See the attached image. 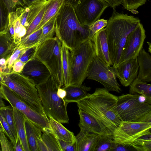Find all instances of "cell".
<instances>
[{"label": "cell", "mask_w": 151, "mask_h": 151, "mask_svg": "<svg viewBox=\"0 0 151 151\" xmlns=\"http://www.w3.org/2000/svg\"><path fill=\"white\" fill-rule=\"evenodd\" d=\"M9 12L4 0H0V34L6 33L8 29Z\"/></svg>", "instance_id": "cell-31"}, {"label": "cell", "mask_w": 151, "mask_h": 151, "mask_svg": "<svg viewBox=\"0 0 151 151\" xmlns=\"http://www.w3.org/2000/svg\"><path fill=\"white\" fill-rule=\"evenodd\" d=\"M2 75L4 84L32 108L46 116L33 80L21 73H11Z\"/></svg>", "instance_id": "cell-6"}, {"label": "cell", "mask_w": 151, "mask_h": 151, "mask_svg": "<svg viewBox=\"0 0 151 151\" xmlns=\"http://www.w3.org/2000/svg\"><path fill=\"white\" fill-rule=\"evenodd\" d=\"M113 67L116 77L125 87L129 86L138 74L139 65L137 57L126 61L117 67Z\"/></svg>", "instance_id": "cell-15"}, {"label": "cell", "mask_w": 151, "mask_h": 151, "mask_svg": "<svg viewBox=\"0 0 151 151\" xmlns=\"http://www.w3.org/2000/svg\"></svg>", "instance_id": "cell-59"}, {"label": "cell", "mask_w": 151, "mask_h": 151, "mask_svg": "<svg viewBox=\"0 0 151 151\" xmlns=\"http://www.w3.org/2000/svg\"><path fill=\"white\" fill-rule=\"evenodd\" d=\"M66 92L64 99L68 104L69 103H77L86 97L88 92L91 89L90 87L86 86L85 84L80 85H70L63 88Z\"/></svg>", "instance_id": "cell-20"}, {"label": "cell", "mask_w": 151, "mask_h": 151, "mask_svg": "<svg viewBox=\"0 0 151 151\" xmlns=\"http://www.w3.org/2000/svg\"><path fill=\"white\" fill-rule=\"evenodd\" d=\"M36 86L47 116L51 117L62 124L68 123V104L58 95V89L61 87L57 82L51 76L46 81Z\"/></svg>", "instance_id": "cell-4"}, {"label": "cell", "mask_w": 151, "mask_h": 151, "mask_svg": "<svg viewBox=\"0 0 151 151\" xmlns=\"http://www.w3.org/2000/svg\"><path fill=\"white\" fill-rule=\"evenodd\" d=\"M61 46L57 37L47 39L37 47L34 56L45 64L61 87L63 86Z\"/></svg>", "instance_id": "cell-7"}, {"label": "cell", "mask_w": 151, "mask_h": 151, "mask_svg": "<svg viewBox=\"0 0 151 151\" xmlns=\"http://www.w3.org/2000/svg\"><path fill=\"white\" fill-rule=\"evenodd\" d=\"M50 0H38L28 6L29 12L25 26L26 29L30 23Z\"/></svg>", "instance_id": "cell-32"}, {"label": "cell", "mask_w": 151, "mask_h": 151, "mask_svg": "<svg viewBox=\"0 0 151 151\" xmlns=\"http://www.w3.org/2000/svg\"><path fill=\"white\" fill-rule=\"evenodd\" d=\"M107 4L113 9L120 5L122 4L123 0H101Z\"/></svg>", "instance_id": "cell-49"}, {"label": "cell", "mask_w": 151, "mask_h": 151, "mask_svg": "<svg viewBox=\"0 0 151 151\" xmlns=\"http://www.w3.org/2000/svg\"><path fill=\"white\" fill-rule=\"evenodd\" d=\"M42 30V28H41L21 40L18 45L26 48L38 47L40 44Z\"/></svg>", "instance_id": "cell-33"}, {"label": "cell", "mask_w": 151, "mask_h": 151, "mask_svg": "<svg viewBox=\"0 0 151 151\" xmlns=\"http://www.w3.org/2000/svg\"><path fill=\"white\" fill-rule=\"evenodd\" d=\"M64 0H50L49 1L45 6V11L42 19L35 31L42 28L46 23L58 14Z\"/></svg>", "instance_id": "cell-26"}, {"label": "cell", "mask_w": 151, "mask_h": 151, "mask_svg": "<svg viewBox=\"0 0 151 151\" xmlns=\"http://www.w3.org/2000/svg\"><path fill=\"white\" fill-rule=\"evenodd\" d=\"M26 49L19 45H16L11 55L6 61V68L3 74H8L12 72V67L14 62L18 60L24 52Z\"/></svg>", "instance_id": "cell-36"}, {"label": "cell", "mask_w": 151, "mask_h": 151, "mask_svg": "<svg viewBox=\"0 0 151 151\" xmlns=\"http://www.w3.org/2000/svg\"><path fill=\"white\" fill-rule=\"evenodd\" d=\"M23 151L22 145L18 137L15 145L14 147V151Z\"/></svg>", "instance_id": "cell-50"}, {"label": "cell", "mask_w": 151, "mask_h": 151, "mask_svg": "<svg viewBox=\"0 0 151 151\" xmlns=\"http://www.w3.org/2000/svg\"><path fill=\"white\" fill-rule=\"evenodd\" d=\"M139 71L137 79L145 83L151 81V56L142 47L137 57Z\"/></svg>", "instance_id": "cell-17"}, {"label": "cell", "mask_w": 151, "mask_h": 151, "mask_svg": "<svg viewBox=\"0 0 151 151\" xmlns=\"http://www.w3.org/2000/svg\"><path fill=\"white\" fill-rule=\"evenodd\" d=\"M91 40L96 56L107 65H112L105 28L96 32Z\"/></svg>", "instance_id": "cell-16"}, {"label": "cell", "mask_w": 151, "mask_h": 151, "mask_svg": "<svg viewBox=\"0 0 151 151\" xmlns=\"http://www.w3.org/2000/svg\"></svg>", "instance_id": "cell-60"}, {"label": "cell", "mask_w": 151, "mask_h": 151, "mask_svg": "<svg viewBox=\"0 0 151 151\" xmlns=\"http://www.w3.org/2000/svg\"><path fill=\"white\" fill-rule=\"evenodd\" d=\"M38 0H25V6H29L31 4Z\"/></svg>", "instance_id": "cell-53"}, {"label": "cell", "mask_w": 151, "mask_h": 151, "mask_svg": "<svg viewBox=\"0 0 151 151\" xmlns=\"http://www.w3.org/2000/svg\"><path fill=\"white\" fill-rule=\"evenodd\" d=\"M58 96L61 98L64 99L66 95L65 90L63 88H59L58 91Z\"/></svg>", "instance_id": "cell-51"}, {"label": "cell", "mask_w": 151, "mask_h": 151, "mask_svg": "<svg viewBox=\"0 0 151 151\" xmlns=\"http://www.w3.org/2000/svg\"><path fill=\"white\" fill-rule=\"evenodd\" d=\"M105 28L111 62L113 67L118 64L126 39L140 20L137 17L117 12L115 8Z\"/></svg>", "instance_id": "cell-2"}, {"label": "cell", "mask_w": 151, "mask_h": 151, "mask_svg": "<svg viewBox=\"0 0 151 151\" xmlns=\"http://www.w3.org/2000/svg\"><path fill=\"white\" fill-rule=\"evenodd\" d=\"M81 0H65L64 3L70 4L73 6Z\"/></svg>", "instance_id": "cell-52"}, {"label": "cell", "mask_w": 151, "mask_h": 151, "mask_svg": "<svg viewBox=\"0 0 151 151\" xmlns=\"http://www.w3.org/2000/svg\"><path fill=\"white\" fill-rule=\"evenodd\" d=\"M147 0H123L122 4L124 8L132 12H137L138 8L145 4Z\"/></svg>", "instance_id": "cell-41"}, {"label": "cell", "mask_w": 151, "mask_h": 151, "mask_svg": "<svg viewBox=\"0 0 151 151\" xmlns=\"http://www.w3.org/2000/svg\"><path fill=\"white\" fill-rule=\"evenodd\" d=\"M41 137L47 151H62L58 139L52 131L42 132Z\"/></svg>", "instance_id": "cell-29"}, {"label": "cell", "mask_w": 151, "mask_h": 151, "mask_svg": "<svg viewBox=\"0 0 151 151\" xmlns=\"http://www.w3.org/2000/svg\"><path fill=\"white\" fill-rule=\"evenodd\" d=\"M29 10V7L28 6H25L23 7V12L21 17L20 23L24 27H25L27 22Z\"/></svg>", "instance_id": "cell-48"}, {"label": "cell", "mask_w": 151, "mask_h": 151, "mask_svg": "<svg viewBox=\"0 0 151 151\" xmlns=\"http://www.w3.org/2000/svg\"><path fill=\"white\" fill-rule=\"evenodd\" d=\"M145 32L142 24L139 22L128 36L117 66L126 61L137 57L143 47L146 37Z\"/></svg>", "instance_id": "cell-13"}, {"label": "cell", "mask_w": 151, "mask_h": 151, "mask_svg": "<svg viewBox=\"0 0 151 151\" xmlns=\"http://www.w3.org/2000/svg\"><path fill=\"white\" fill-rule=\"evenodd\" d=\"M3 99V98L0 92V107L5 106Z\"/></svg>", "instance_id": "cell-54"}, {"label": "cell", "mask_w": 151, "mask_h": 151, "mask_svg": "<svg viewBox=\"0 0 151 151\" xmlns=\"http://www.w3.org/2000/svg\"><path fill=\"white\" fill-rule=\"evenodd\" d=\"M45 6L30 23L27 29L26 34L22 38L21 40L24 39L35 31L42 19L45 11Z\"/></svg>", "instance_id": "cell-38"}, {"label": "cell", "mask_w": 151, "mask_h": 151, "mask_svg": "<svg viewBox=\"0 0 151 151\" xmlns=\"http://www.w3.org/2000/svg\"><path fill=\"white\" fill-rule=\"evenodd\" d=\"M70 51L71 65L70 85H80L86 78L89 66L96 55L91 41L88 40Z\"/></svg>", "instance_id": "cell-8"}, {"label": "cell", "mask_w": 151, "mask_h": 151, "mask_svg": "<svg viewBox=\"0 0 151 151\" xmlns=\"http://www.w3.org/2000/svg\"><path fill=\"white\" fill-rule=\"evenodd\" d=\"M73 6L80 23L89 27L100 19L109 6L101 0H81Z\"/></svg>", "instance_id": "cell-12"}, {"label": "cell", "mask_w": 151, "mask_h": 151, "mask_svg": "<svg viewBox=\"0 0 151 151\" xmlns=\"http://www.w3.org/2000/svg\"><path fill=\"white\" fill-rule=\"evenodd\" d=\"M107 20L104 19H99L89 27L88 40H91L95 34L107 24Z\"/></svg>", "instance_id": "cell-40"}, {"label": "cell", "mask_w": 151, "mask_h": 151, "mask_svg": "<svg viewBox=\"0 0 151 151\" xmlns=\"http://www.w3.org/2000/svg\"><path fill=\"white\" fill-rule=\"evenodd\" d=\"M16 46L8 31L6 33L0 34V59L6 60Z\"/></svg>", "instance_id": "cell-27"}, {"label": "cell", "mask_w": 151, "mask_h": 151, "mask_svg": "<svg viewBox=\"0 0 151 151\" xmlns=\"http://www.w3.org/2000/svg\"><path fill=\"white\" fill-rule=\"evenodd\" d=\"M0 143L2 151H14V146L9 141L0 126Z\"/></svg>", "instance_id": "cell-42"}, {"label": "cell", "mask_w": 151, "mask_h": 151, "mask_svg": "<svg viewBox=\"0 0 151 151\" xmlns=\"http://www.w3.org/2000/svg\"><path fill=\"white\" fill-rule=\"evenodd\" d=\"M2 83H4V82L2 78V74L0 73V86Z\"/></svg>", "instance_id": "cell-55"}, {"label": "cell", "mask_w": 151, "mask_h": 151, "mask_svg": "<svg viewBox=\"0 0 151 151\" xmlns=\"http://www.w3.org/2000/svg\"><path fill=\"white\" fill-rule=\"evenodd\" d=\"M6 3L10 13L14 11L18 6L24 7L25 5L20 0H4Z\"/></svg>", "instance_id": "cell-45"}, {"label": "cell", "mask_w": 151, "mask_h": 151, "mask_svg": "<svg viewBox=\"0 0 151 151\" xmlns=\"http://www.w3.org/2000/svg\"><path fill=\"white\" fill-rule=\"evenodd\" d=\"M58 14L50 20L42 27V32L39 45L46 40L53 37L55 32V20Z\"/></svg>", "instance_id": "cell-34"}, {"label": "cell", "mask_w": 151, "mask_h": 151, "mask_svg": "<svg viewBox=\"0 0 151 151\" xmlns=\"http://www.w3.org/2000/svg\"><path fill=\"white\" fill-rule=\"evenodd\" d=\"M0 126L4 133L9 139L14 147L16 145L17 141L9 126L0 110Z\"/></svg>", "instance_id": "cell-39"}, {"label": "cell", "mask_w": 151, "mask_h": 151, "mask_svg": "<svg viewBox=\"0 0 151 151\" xmlns=\"http://www.w3.org/2000/svg\"><path fill=\"white\" fill-rule=\"evenodd\" d=\"M25 125L27 139L31 151H39L37 141L41 136V130L26 117Z\"/></svg>", "instance_id": "cell-24"}, {"label": "cell", "mask_w": 151, "mask_h": 151, "mask_svg": "<svg viewBox=\"0 0 151 151\" xmlns=\"http://www.w3.org/2000/svg\"><path fill=\"white\" fill-rule=\"evenodd\" d=\"M37 47H33L26 49L24 52L19 57L18 60L26 63L33 58Z\"/></svg>", "instance_id": "cell-43"}, {"label": "cell", "mask_w": 151, "mask_h": 151, "mask_svg": "<svg viewBox=\"0 0 151 151\" xmlns=\"http://www.w3.org/2000/svg\"><path fill=\"white\" fill-rule=\"evenodd\" d=\"M0 110L5 117L17 141L18 136L16 129L13 107L11 106H4L0 107Z\"/></svg>", "instance_id": "cell-35"}, {"label": "cell", "mask_w": 151, "mask_h": 151, "mask_svg": "<svg viewBox=\"0 0 151 151\" xmlns=\"http://www.w3.org/2000/svg\"><path fill=\"white\" fill-rule=\"evenodd\" d=\"M87 79L101 84L107 91L119 93L122 91L117 81L113 67L108 66L96 55L91 62L86 75Z\"/></svg>", "instance_id": "cell-10"}, {"label": "cell", "mask_w": 151, "mask_h": 151, "mask_svg": "<svg viewBox=\"0 0 151 151\" xmlns=\"http://www.w3.org/2000/svg\"><path fill=\"white\" fill-rule=\"evenodd\" d=\"M151 132V123L122 121L114 130L112 139L115 143L128 145L140 137Z\"/></svg>", "instance_id": "cell-11"}, {"label": "cell", "mask_w": 151, "mask_h": 151, "mask_svg": "<svg viewBox=\"0 0 151 151\" xmlns=\"http://www.w3.org/2000/svg\"><path fill=\"white\" fill-rule=\"evenodd\" d=\"M99 135L80 129L76 136V151H94Z\"/></svg>", "instance_id": "cell-18"}, {"label": "cell", "mask_w": 151, "mask_h": 151, "mask_svg": "<svg viewBox=\"0 0 151 151\" xmlns=\"http://www.w3.org/2000/svg\"><path fill=\"white\" fill-rule=\"evenodd\" d=\"M21 73L33 80L36 86L45 82L51 76L47 67L35 57L25 63Z\"/></svg>", "instance_id": "cell-14"}, {"label": "cell", "mask_w": 151, "mask_h": 151, "mask_svg": "<svg viewBox=\"0 0 151 151\" xmlns=\"http://www.w3.org/2000/svg\"><path fill=\"white\" fill-rule=\"evenodd\" d=\"M58 139V138H57ZM62 151H76V142L72 143L58 139Z\"/></svg>", "instance_id": "cell-44"}, {"label": "cell", "mask_w": 151, "mask_h": 151, "mask_svg": "<svg viewBox=\"0 0 151 151\" xmlns=\"http://www.w3.org/2000/svg\"><path fill=\"white\" fill-rule=\"evenodd\" d=\"M61 53L64 87L67 86L70 84L71 65L70 50L63 43H62Z\"/></svg>", "instance_id": "cell-25"}, {"label": "cell", "mask_w": 151, "mask_h": 151, "mask_svg": "<svg viewBox=\"0 0 151 151\" xmlns=\"http://www.w3.org/2000/svg\"><path fill=\"white\" fill-rule=\"evenodd\" d=\"M136 150L133 147L124 144L114 142L111 151H128Z\"/></svg>", "instance_id": "cell-46"}, {"label": "cell", "mask_w": 151, "mask_h": 151, "mask_svg": "<svg viewBox=\"0 0 151 151\" xmlns=\"http://www.w3.org/2000/svg\"><path fill=\"white\" fill-rule=\"evenodd\" d=\"M0 151H2L0 143Z\"/></svg>", "instance_id": "cell-58"}, {"label": "cell", "mask_w": 151, "mask_h": 151, "mask_svg": "<svg viewBox=\"0 0 151 151\" xmlns=\"http://www.w3.org/2000/svg\"><path fill=\"white\" fill-rule=\"evenodd\" d=\"M147 43L148 46H149V47H148V51L149 52H150V53H151V43L150 42H147Z\"/></svg>", "instance_id": "cell-56"}, {"label": "cell", "mask_w": 151, "mask_h": 151, "mask_svg": "<svg viewBox=\"0 0 151 151\" xmlns=\"http://www.w3.org/2000/svg\"><path fill=\"white\" fill-rule=\"evenodd\" d=\"M23 7H19L15 10L9 13V24L14 25V42L16 45L20 43L22 38L25 35L26 29L22 26L20 23L21 17Z\"/></svg>", "instance_id": "cell-19"}, {"label": "cell", "mask_w": 151, "mask_h": 151, "mask_svg": "<svg viewBox=\"0 0 151 151\" xmlns=\"http://www.w3.org/2000/svg\"><path fill=\"white\" fill-rule=\"evenodd\" d=\"M89 31L79 21L73 6L64 3L55 20L56 37L71 51L88 40Z\"/></svg>", "instance_id": "cell-3"}, {"label": "cell", "mask_w": 151, "mask_h": 151, "mask_svg": "<svg viewBox=\"0 0 151 151\" xmlns=\"http://www.w3.org/2000/svg\"><path fill=\"white\" fill-rule=\"evenodd\" d=\"M48 117L50 127L57 138L68 142H76V136L73 132L66 128L57 120L51 117Z\"/></svg>", "instance_id": "cell-23"}, {"label": "cell", "mask_w": 151, "mask_h": 151, "mask_svg": "<svg viewBox=\"0 0 151 151\" xmlns=\"http://www.w3.org/2000/svg\"><path fill=\"white\" fill-rule=\"evenodd\" d=\"M129 93L142 95L151 103V85L136 78L129 85Z\"/></svg>", "instance_id": "cell-28"}, {"label": "cell", "mask_w": 151, "mask_h": 151, "mask_svg": "<svg viewBox=\"0 0 151 151\" xmlns=\"http://www.w3.org/2000/svg\"><path fill=\"white\" fill-rule=\"evenodd\" d=\"M114 142L111 138L100 135L97 141L94 151H111Z\"/></svg>", "instance_id": "cell-37"}, {"label": "cell", "mask_w": 151, "mask_h": 151, "mask_svg": "<svg viewBox=\"0 0 151 151\" xmlns=\"http://www.w3.org/2000/svg\"><path fill=\"white\" fill-rule=\"evenodd\" d=\"M117 108L122 121L151 123V103L142 95L123 94L118 97Z\"/></svg>", "instance_id": "cell-5"}, {"label": "cell", "mask_w": 151, "mask_h": 151, "mask_svg": "<svg viewBox=\"0 0 151 151\" xmlns=\"http://www.w3.org/2000/svg\"><path fill=\"white\" fill-rule=\"evenodd\" d=\"M22 3L24 5H25V1L24 0H20Z\"/></svg>", "instance_id": "cell-57"}, {"label": "cell", "mask_w": 151, "mask_h": 151, "mask_svg": "<svg viewBox=\"0 0 151 151\" xmlns=\"http://www.w3.org/2000/svg\"><path fill=\"white\" fill-rule=\"evenodd\" d=\"M118 97L104 88H97L77 103L78 109L93 117L99 124L103 135L112 139L115 129L122 121L117 111Z\"/></svg>", "instance_id": "cell-1"}, {"label": "cell", "mask_w": 151, "mask_h": 151, "mask_svg": "<svg viewBox=\"0 0 151 151\" xmlns=\"http://www.w3.org/2000/svg\"><path fill=\"white\" fill-rule=\"evenodd\" d=\"M128 145L138 151H151V133L143 135Z\"/></svg>", "instance_id": "cell-30"}, {"label": "cell", "mask_w": 151, "mask_h": 151, "mask_svg": "<svg viewBox=\"0 0 151 151\" xmlns=\"http://www.w3.org/2000/svg\"><path fill=\"white\" fill-rule=\"evenodd\" d=\"M78 112L80 117L78 126L80 129L103 135L99 124L93 117L80 109H78Z\"/></svg>", "instance_id": "cell-21"}, {"label": "cell", "mask_w": 151, "mask_h": 151, "mask_svg": "<svg viewBox=\"0 0 151 151\" xmlns=\"http://www.w3.org/2000/svg\"><path fill=\"white\" fill-rule=\"evenodd\" d=\"M25 64L19 60H17L13 64L11 73H21Z\"/></svg>", "instance_id": "cell-47"}, {"label": "cell", "mask_w": 151, "mask_h": 151, "mask_svg": "<svg viewBox=\"0 0 151 151\" xmlns=\"http://www.w3.org/2000/svg\"><path fill=\"white\" fill-rule=\"evenodd\" d=\"M0 92L3 99L12 107L21 112L29 121L40 128L42 132L52 130L47 117L32 108L4 83L0 86Z\"/></svg>", "instance_id": "cell-9"}, {"label": "cell", "mask_w": 151, "mask_h": 151, "mask_svg": "<svg viewBox=\"0 0 151 151\" xmlns=\"http://www.w3.org/2000/svg\"><path fill=\"white\" fill-rule=\"evenodd\" d=\"M13 108L16 129L23 151H31L26 136L25 125L26 117L20 111L15 108Z\"/></svg>", "instance_id": "cell-22"}]
</instances>
